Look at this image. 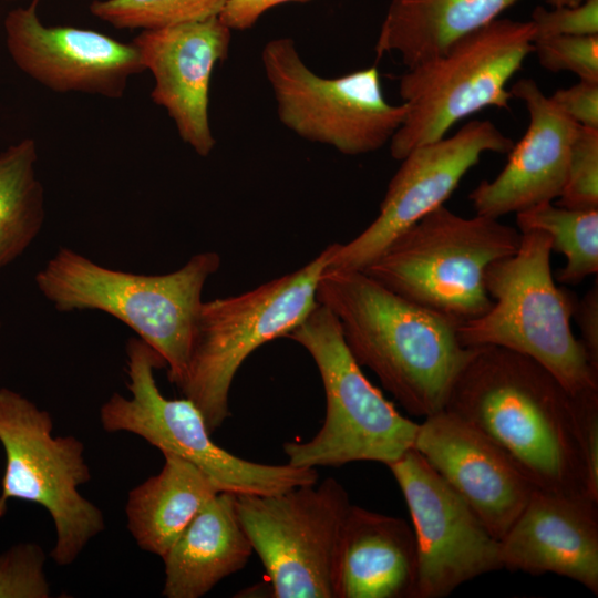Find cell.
<instances>
[{
    "mask_svg": "<svg viewBox=\"0 0 598 598\" xmlns=\"http://www.w3.org/2000/svg\"><path fill=\"white\" fill-rule=\"evenodd\" d=\"M445 410L491 439L535 488L595 498L580 446L576 396L535 360L496 346L475 347Z\"/></svg>",
    "mask_w": 598,
    "mask_h": 598,
    "instance_id": "1",
    "label": "cell"
},
{
    "mask_svg": "<svg viewBox=\"0 0 598 598\" xmlns=\"http://www.w3.org/2000/svg\"><path fill=\"white\" fill-rule=\"evenodd\" d=\"M317 301L336 316L355 361L410 414L425 419L445 409L475 351L460 342L461 323L402 298L362 270L327 268Z\"/></svg>",
    "mask_w": 598,
    "mask_h": 598,
    "instance_id": "2",
    "label": "cell"
},
{
    "mask_svg": "<svg viewBox=\"0 0 598 598\" xmlns=\"http://www.w3.org/2000/svg\"><path fill=\"white\" fill-rule=\"evenodd\" d=\"M220 262L217 252L205 251L175 271L144 275L107 268L61 247L34 281L60 312L99 310L125 323L161 354L176 385L186 371L205 283Z\"/></svg>",
    "mask_w": 598,
    "mask_h": 598,
    "instance_id": "3",
    "label": "cell"
},
{
    "mask_svg": "<svg viewBox=\"0 0 598 598\" xmlns=\"http://www.w3.org/2000/svg\"><path fill=\"white\" fill-rule=\"evenodd\" d=\"M550 254L547 234L520 233L516 252L487 268L484 282L493 306L458 326L460 342L524 354L547 369L571 394L598 391V368L571 330L578 299L556 285Z\"/></svg>",
    "mask_w": 598,
    "mask_h": 598,
    "instance_id": "4",
    "label": "cell"
},
{
    "mask_svg": "<svg viewBox=\"0 0 598 598\" xmlns=\"http://www.w3.org/2000/svg\"><path fill=\"white\" fill-rule=\"evenodd\" d=\"M520 231L498 218L460 216L444 205L410 226L365 268L372 279L458 323L493 306L484 276L518 249Z\"/></svg>",
    "mask_w": 598,
    "mask_h": 598,
    "instance_id": "5",
    "label": "cell"
},
{
    "mask_svg": "<svg viewBox=\"0 0 598 598\" xmlns=\"http://www.w3.org/2000/svg\"><path fill=\"white\" fill-rule=\"evenodd\" d=\"M329 245L300 269L240 295L203 301L186 371L176 384L202 412L210 433L229 416V391L244 361L260 346L286 337L318 305Z\"/></svg>",
    "mask_w": 598,
    "mask_h": 598,
    "instance_id": "6",
    "label": "cell"
},
{
    "mask_svg": "<svg viewBox=\"0 0 598 598\" xmlns=\"http://www.w3.org/2000/svg\"><path fill=\"white\" fill-rule=\"evenodd\" d=\"M534 40L530 20L497 18L409 68L399 81L406 113L390 141L392 157L401 161L483 109H508L506 86L534 51Z\"/></svg>",
    "mask_w": 598,
    "mask_h": 598,
    "instance_id": "7",
    "label": "cell"
},
{
    "mask_svg": "<svg viewBox=\"0 0 598 598\" xmlns=\"http://www.w3.org/2000/svg\"><path fill=\"white\" fill-rule=\"evenodd\" d=\"M287 339L313 359L326 395L321 429L307 442L283 444L288 464L341 466L372 461L385 465L412 448L419 424L403 416L363 374L336 316L318 303Z\"/></svg>",
    "mask_w": 598,
    "mask_h": 598,
    "instance_id": "8",
    "label": "cell"
},
{
    "mask_svg": "<svg viewBox=\"0 0 598 598\" xmlns=\"http://www.w3.org/2000/svg\"><path fill=\"white\" fill-rule=\"evenodd\" d=\"M125 350L131 396L113 393L102 404L100 422L106 432L141 436L162 453L195 464L225 492L269 495L318 481L316 468L256 463L218 446L190 400L161 393L154 375L166 365L161 354L138 337H131Z\"/></svg>",
    "mask_w": 598,
    "mask_h": 598,
    "instance_id": "9",
    "label": "cell"
},
{
    "mask_svg": "<svg viewBox=\"0 0 598 598\" xmlns=\"http://www.w3.org/2000/svg\"><path fill=\"white\" fill-rule=\"evenodd\" d=\"M0 443L6 455L0 519L12 498L44 507L55 528L51 557L59 566L71 565L105 528L102 511L79 492L91 480L84 444L73 435L54 436L50 413L6 386L0 388Z\"/></svg>",
    "mask_w": 598,
    "mask_h": 598,
    "instance_id": "10",
    "label": "cell"
},
{
    "mask_svg": "<svg viewBox=\"0 0 598 598\" xmlns=\"http://www.w3.org/2000/svg\"><path fill=\"white\" fill-rule=\"evenodd\" d=\"M351 506L333 477L285 492L236 494V511L276 598H336L343 523Z\"/></svg>",
    "mask_w": 598,
    "mask_h": 598,
    "instance_id": "11",
    "label": "cell"
},
{
    "mask_svg": "<svg viewBox=\"0 0 598 598\" xmlns=\"http://www.w3.org/2000/svg\"><path fill=\"white\" fill-rule=\"evenodd\" d=\"M261 62L279 121L301 138L361 155L390 143L404 120L405 104L385 100L375 66L321 76L305 63L290 38L268 41Z\"/></svg>",
    "mask_w": 598,
    "mask_h": 598,
    "instance_id": "12",
    "label": "cell"
},
{
    "mask_svg": "<svg viewBox=\"0 0 598 598\" xmlns=\"http://www.w3.org/2000/svg\"><path fill=\"white\" fill-rule=\"evenodd\" d=\"M386 466L412 518L417 549L414 598H443L468 580L502 569L499 540L415 448Z\"/></svg>",
    "mask_w": 598,
    "mask_h": 598,
    "instance_id": "13",
    "label": "cell"
},
{
    "mask_svg": "<svg viewBox=\"0 0 598 598\" xmlns=\"http://www.w3.org/2000/svg\"><path fill=\"white\" fill-rule=\"evenodd\" d=\"M513 141L488 120H474L450 137L422 144L402 158L379 215L357 237L331 244L328 268L362 270L401 233L444 205L484 153H508Z\"/></svg>",
    "mask_w": 598,
    "mask_h": 598,
    "instance_id": "14",
    "label": "cell"
},
{
    "mask_svg": "<svg viewBox=\"0 0 598 598\" xmlns=\"http://www.w3.org/2000/svg\"><path fill=\"white\" fill-rule=\"evenodd\" d=\"M37 2L9 11L3 22L16 66L55 93L122 97L144 71L135 47L91 29L45 25Z\"/></svg>",
    "mask_w": 598,
    "mask_h": 598,
    "instance_id": "15",
    "label": "cell"
},
{
    "mask_svg": "<svg viewBox=\"0 0 598 598\" xmlns=\"http://www.w3.org/2000/svg\"><path fill=\"white\" fill-rule=\"evenodd\" d=\"M230 42L231 30L218 17L142 30L131 42L153 76V102L165 109L181 140L203 157L216 144L209 123L212 75L227 58Z\"/></svg>",
    "mask_w": 598,
    "mask_h": 598,
    "instance_id": "16",
    "label": "cell"
},
{
    "mask_svg": "<svg viewBox=\"0 0 598 598\" xmlns=\"http://www.w3.org/2000/svg\"><path fill=\"white\" fill-rule=\"evenodd\" d=\"M413 448L498 540L535 489L491 439L445 409L419 424Z\"/></svg>",
    "mask_w": 598,
    "mask_h": 598,
    "instance_id": "17",
    "label": "cell"
},
{
    "mask_svg": "<svg viewBox=\"0 0 598 598\" xmlns=\"http://www.w3.org/2000/svg\"><path fill=\"white\" fill-rule=\"evenodd\" d=\"M526 105L529 123L512 146L507 163L492 181H482L468 195L476 215L499 218L557 199L564 188L578 124L546 96L533 79L509 89Z\"/></svg>",
    "mask_w": 598,
    "mask_h": 598,
    "instance_id": "18",
    "label": "cell"
},
{
    "mask_svg": "<svg viewBox=\"0 0 598 598\" xmlns=\"http://www.w3.org/2000/svg\"><path fill=\"white\" fill-rule=\"evenodd\" d=\"M502 568L569 578L598 594V499L535 488L499 540Z\"/></svg>",
    "mask_w": 598,
    "mask_h": 598,
    "instance_id": "19",
    "label": "cell"
},
{
    "mask_svg": "<svg viewBox=\"0 0 598 598\" xmlns=\"http://www.w3.org/2000/svg\"><path fill=\"white\" fill-rule=\"evenodd\" d=\"M416 582L413 528L351 504L339 545L336 598H414Z\"/></svg>",
    "mask_w": 598,
    "mask_h": 598,
    "instance_id": "20",
    "label": "cell"
},
{
    "mask_svg": "<svg viewBox=\"0 0 598 598\" xmlns=\"http://www.w3.org/2000/svg\"><path fill=\"white\" fill-rule=\"evenodd\" d=\"M252 551L237 515L236 494L221 491L162 557V594L167 598H199L244 568Z\"/></svg>",
    "mask_w": 598,
    "mask_h": 598,
    "instance_id": "21",
    "label": "cell"
},
{
    "mask_svg": "<svg viewBox=\"0 0 598 598\" xmlns=\"http://www.w3.org/2000/svg\"><path fill=\"white\" fill-rule=\"evenodd\" d=\"M159 473L132 488L125 513L138 547L161 558L199 511L219 492L218 484L195 464L162 453Z\"/></svg>",
    "mask_w": 598,
    "mask_h": 598,
    "instance_id": "22",
    "label": "cell"
},
{
    "mask_svg": "<svg viewBox=\"0 0 598 598\" xmlns=\"http://www.w3.org/2000/svg\"><path fill=\"white\" fill-rule=\"evenodd\" d=\"M520 0H391L374 51L400 55L409 69L484 27Z\"/></svg>",
    "mask_w": 598,
    "mask_h": 598,
    "instance_id": "23",
    "label": "cell"
},
{
    "mask_svg": "<svg viewBox=\"0 0 598 598\" xmlns=\"http://www.w3.org/2000/svg\"><path fill=\"white\" fill-rule=\"evenodd\" d=\"M37 163V143L31 137L0 153V271L17 260L42 229L44 189Z\"/></svg>",
    "mask_w": 598,
    "mask_h": 598,
    "instance_id": "24",
    "label": "cell"
},
{
    "mask_svg": "<svg viewBox=\"0 0 598 598\" xmlns=\"http://www.w3.org/2000/svg\"><path fill=\"white\" fill-rule=\"evenodd\" d=\"M520 233L540 230L551 239V250L566 258L559 282L578 285L598 272V209H571L553 202L516 213Z\"/></svg>",
    "mask_w": 598,
    "mask_h": 598,
    "instance_id": "25",
    "label": "cell"
},
{
    "mask_svg": "<svg viewBox=\"0 0 598 598\" xmlns=\"http://www.w3.org/2000/svg\"><path fill=\"white\" fill-rule=\"evenodd\" d=\"M227 0H94L90 12L116 29L153 30L218 17Z\"/></svg>",
    "mask_w": 598,
    "mask_h": 598,
    "instance_id": "26",
    "label": "cell"
},
{
    "mask_svg": "<svg viewBox=\"0 0 598 598\" xmlns=\"http://www.w3.org/2000/svg\"><path fill=\"white\" fill-rule=\"evenodd\" d=\"M557 199V205L566 208L598 209V130L578 126Z\"/></svg>",
    "mask_w": 598,
    "mask_h": 598,
    "instance_id": "27",
    "label": "cell"
},
{
    "mask_svg": "<svg viewBox=\"0 0 598 598\" xmlns=\"http://www.w3.org/2000/svg\"><path fill=\"white\" fill-rule=\"evenodd\" d=\"M45 555L34 543H20L0 554V598H49Z\"/></svg>",
    "mask_w": 598,
    "mask_h": 598,
    "instance_id": "28",
    "label": "cell"
},
{
    "mask_svg": "<svg viewBox=\"0 0 598 598\" xmlns=\"http://www.w3.org/2000/svg\"><path fill=\"white\" fill-rule=\"evenodd\" d=\"M533 52L550 72L568 71L579 80L598 82V34L535 39Z\"/></svg>",
    "mask_w": 598,
    "mask_h": 598,
    "instance_id": "29",
    "label": "cell"
},
{
    "mask_svg": "<svg viewBox=\"0 0 598 598\" xmlns=\"http://www.w3.org/2000/svg\"><path fill=\"white\" fill-rule=\"evenodd\" d=\"M535 39L556 35L598 34V0H585L574 7L551 10L538 6L532 13Z\"/></svg>",
    "mask_w": 598,
    "mask_h": 598,
    "instance_id": "30",
    "label": "cell"
},
{
    "mask_svg": "<svg viewBox=\"0 0 598 598\" xmlns=\"http://www.w3.org/2000/svg\"><path fill=\"white\" fill-rule=\"evenodd\" d=\"M577 424L590 494L598 499V391L575 394Z\"/></svg>",
    "mask_w": 598,
    "mask_h": 598,
    "instance_id": "31",
    "label": "cell"
},
{
    "mask_svg": "<svg viewBox=\"0 0 598 598\" xmlns=\"http://www.w3.org/2000/svg\"><path fill=\"white\" fill-rule=\"evenodd\" d=\"M550 99L576 124L598 130V82L579 80Z\"/></svg>",
    "mask_w": 598,
    "mask_h": 598,
    "instance_id": "32",
    "label": "cell"
},
{
    "mask_svg": "<svg viewBox=\"0 0 598 598\" xmlns=\"http://www.w3.org/2000/svg\"><path fill=\"white\" fill-rule=\"evenodd\" d=\"M574 317L579 327L580 342L592 364L598 368V282L577 300Z\"/></svg>",
    "mask_w": 598,
    "mask_h": 598,
    "instance_id": "33",
    "label": "cell"
},
{
    "mask_svg": "<svg viewBox=\"0 0 598 598\" xmlns=\"http://www.w3.org/2000/svg\"><path fill=\"white\" fill-rule=\"evenodd\" d=\"M312 0H227L218 18L233 30L250 29L269 9L287 2Z\"/></svg>",
    "mask_w": 598,
    "mask_h": 598,
    "instance_id": "34",
    "label": "cell"
},
{
    "mask_svg": "<svg viewBox=\"0 0 598 598\" xmlns=\"http://www.w3.org/2000/svg\"><path fill=\"white\" fill-rule=\"evenodd\" d=\"M585 0H546L548 4H550L553 8L557 7H574L577 4H580Z\"/></svg>",
    "mask_w": 598,
    "mask_h": 598,
    "instance_id": "35",
    "label": "cell"
},
{
    "mask_svg": "<svg viewBox=\"0 0 598 598\" xmlns=\"http://www.w3.org/2000/svg\"><path fill=\"white\" fill-rule=\"evenodd\" d=\"M1 327H2V323H1V321H0V328H1Z\"/></svg>",
    "mask_w": 598,
    "mask_h": 598,
    "instance_id": "36",
    "label": "cell"
},
{
    "mask_svg": "<svg viewBox=\"0 0 598 598\" xmlns=\"http://www.w3.org/2000/svg\"><path fill=\"white\" fill-rule=\"evenodd\" d=\"M33 1H39V0H33Z\"/></svg>",
    "mask_w": 598,
    "mask_h": 598,
    "instance_id": "37",
    "label": "cell"
}]
</instances>
